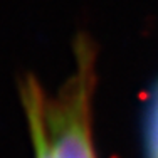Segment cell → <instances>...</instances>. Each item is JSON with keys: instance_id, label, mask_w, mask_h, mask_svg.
Instances as JSON below:
<instances>
[{"instance_id": "6da1fadb", "label": "cell", "mask_w": 158, "mask_h": 158, "mask_svg": "<svg viewBox=\"0 0 158 158\" xmlns=\"http://www.w3.org/2000/svg\"><path fill=\"white\" fill-rule=\"evenodd\" d=\"M74 54L76 73L59 98L47 99L32 76L20 84L35 158H94L89 130L94 56L86 37H77Z\"/></svg>"}, {"instance_id": "7a4b0ae2", "label": "cell", "mask_w": 158, "mask_h": 158, "mask_svg": "<svg viewBox=\"0 0 158 158\" xmlns=\"http://www.w3.org/2000/svg\"><path fill=\"white\" fill-rule=\"evenodd\" d=\"M146 141L150 158H158V84L150 94L146 106Z\"/></svg>"}]
</instances>
